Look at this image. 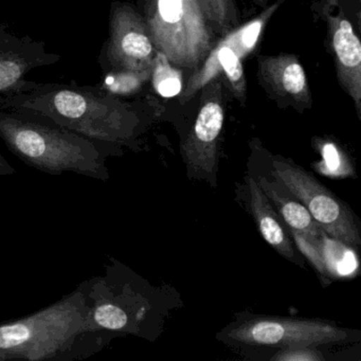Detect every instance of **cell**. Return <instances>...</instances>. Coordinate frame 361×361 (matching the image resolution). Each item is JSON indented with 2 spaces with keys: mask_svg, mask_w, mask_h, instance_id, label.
Segmentation results:
<instances>
[{
  "mask_svg": "<svg viewBox=\"0 0 361 361\" xmlns=\"http://www.w3.org/2000/svg\"><path fill=\"white\" fill-rule=\"evenodd\" d=\"M248 188L250 212L264 240L282 257L293 263L303 266V259L295 251L289 236L288 228L285 226L276 208L252 177L248 178Z\"/></svg>",
  "mask_w": 361,
  "mask_h": 361,
  "instance_id": "obj_11",
  "label": "cell"
},
{
  "mask_svg": "<svg viewBox=\"0 0 361 361\" xmlns=\"http://www.w3.org/2000/svg\"><path fill=\"white\" fill-rule=\"evenodd\" d=\"M232 0H155L147 26L154 47L170 63L194 68L210 50L211 27L236 22Z\"/></svg>",
  "mask_w": 361,
  "mask_h": 361,
  "instance_id": "obj_4",
  "label": "cell"
},
{
  "mask_svg": "<svg viewBox=\"0 0 361 361\" xmlns=\"http://www.w3.org/2000/svg\"><path fill=\"white\" fill-rule=\"evenodd\" d=\"M318 348H295L278 350L270 360L276 361H319L324 360Z\"/></svg>",
  "mask_w": 361,
  "mask_h": 361,
  "instance_id": "obj_19",
  "label": "cell"
},
{
  "mask_svg": "<svg viewBox=\"0 0 361 361\" xmlns=\"http://www.w3.org/2000/svg\"><path fill=\"white\" fill-rule=\"evenodd\" d=\"M0 109L28 114L105 145L126 143L136 114L99 86L35 83L25 92L0 96Z\"/></svg>",
  "mask_w": 361,
  "mask_h": 361,
  "instance_id": "obj_2",
  "label": "cell"
},
{
  "mask_svg": "<svg viewBox=\"0 0 361 361\" xmlns=\"http://www.w3.org/2000/svg\"><path fill=\"white\" fill-rule=\"evenodd\" d=\"M289 234L293 238L295 246L299 249L300 252L310 262L312 267L317 270L321 276V281L325 284H329V279L325 271L324 263H323L322 253H321L320 243L318 238L314 236L306 235V234L300 233V232L291 231L288 230Z\"/></svg>",
  "mask_w": 361,
  "mask_h": 361,
  "instance_id": "obj_18",
  "label": "cell"
},
{
  "mask_svg": "<svg viewBox=\"0 0 361 361\" xmlns=\"http://www.w3.org/2000/svg\"><path fill=\"white\" fill-rule=\"evenodd\" d=\"M154 45L147 23L124 4L113 6L106 56L116 71H152Z\"/></svg>",
  "mask_w": 361,
  "mask_h": 361,
  "instance_id": "obj_7",
  "label": "cell"
},
{
  "mask_svg": "<svg viewBox=\"0 0 361 361\" xmlns=\"http://www.w3.org/2000/svg\"><path fill=\"white\" fill-rule=\"evenodd\" d=\"M321 253L329 279L353 278L358 272L359 261L354 247L321 231L319 235Z\"/></svg>",
  "mask_w": 361,
  "mask_h": 361,
  "instance_id": "obj_15",
  "label": "cell"
},
{
  "mask_svg": "<svg viewBox=\"0 0 361 361\" xmlns=\"http://www.w3.org/2000/svg\"><path fill=\"white\" fill-rule=\"evenodd\" d=\"M230 344L244 348H269L276 350L319 348L356 339L354 331L342 329L320 319L253 317L230 325L221 333Z\"/></svg>",
  "mask_w": 361,
  "mask_h": 361,
  "instance_id": "obj_5",
  "label": "cell"
},
{
  "mask_svg": "<svg viewBox=\"0 0 361 361\" xmlns=\"http://www.w3.org/2000/svg\"><path fill=\"white\" fill-rule=\"evenodd\" d=\"M16 171L8 164L7 160L0 155V175H13Z\"/></svg>",
  "mask_w": 361,
  "mask_h": 361,
  "instance_id": "obj_21",
  "label": "cell"
},
{
  "mask_svg": "<svg viewBox=\"0 0 361 361\" xmlns=\"http://www.w3.org/2000/svg\"><path fill=\"white\" fill-rule=\"evenodd\" d=\"M60 60L61 56L47 50L45 44L0 26V96L28 90L35 83L26 80L30 71Z\"/></svg>",
  "mask_w": 361,
  "mask_h": 361,
  "instance_id": "obj_9",
  "label": "cell"
},
{
  "mask_svg": "<svg viewBox=\"0 0 361 361\" xmlns=\"http://www.w3.org/2000/svg\"><path fill=\"white\" fill-rule=\"evenodd\" d=\"M261 69L266 81L276 90L289 94L298 102H310L305 73L295 56H280L266 59L262 62Z\"/></svg>",
  "mask_w": 361,
  "mask_h": 361,
  "instance_id": "obj_13",
  "label": "cell"
},
{
  "mask_svg": "<svg viewBox=\"0 0 361 361\" xmlns=\"http://www.w3.org/2000/svg\"><path fill=\"white\" fill-rule=\"evenodd\" d=\"M0 140L18 159L50 175L75 173L106 180L105 161L117 147L90 140L48 120L0 109Z\"/></svg>",
  "mask_w": 361,
  "mask_h": 361,
  "instance_id": "obj_3",
  "label": "cell"
},
{
  "mask_svg": "<svg viewBox=\"0 0 361 361\" xmlns=\"http://www.w3.org/2000/svg\"><path fill=\"white\" fill-rule=\"evenodd\" d=\"M111 334L90 322L85 283L43 310L0 323V361H77L100 352Z\"/></svg>",
  "mask_w": 361,
  "mask_h": 361,
  "instance_id": "obj_1",
  "label": "cell"
},
{
  "mask_svg": "<svg viewBox=\"0 0 361 361\" xmlns=\"http://www.w3.org/2000/svg\"><path fill=\"white\" fill-rule=\"evenodd\" d=\"M272 169L279 183L305 206L325 233L350 247L360 246V231L352 211L333 192L293 162L276 158Z\"/></svg>",
  "mask_w": 361,
  "mask_h": 361,
  "instance_id": "obj_6",
  "label": "cell"
},
{
  "mask_svg": "<svg viewBox=\"0 0 361 361\" xmlns=\"http://www.w3.org/2000/svg\"><path fill=\"white\" fill-rule=\"evenodd\" d=\"M221 86L219 82L213 84L212 92L200 109L195 124L181 147L189 174L196 178L209 180L215 174L217 143L225 119Z\"/></svg>",
  "mask_w": 361,
  "mask_h": 361,
  "instance_id": "obj_8",
  "label": "cell"
},
{
  "mask_svg": "<svg viewBox=\"0 0 361 361\" xmlns=\"http://www.w3.org/2000/svg\"><path fill=\"white\" fill-rule=\"evenodd\" d=\"M323 161L322 166L326 174L337 175L343 174V161L341 159V154L338 152L337 147L331 143H327L322 149Z\"/></svg>",
  "mask_w": 361,
  "mask_h": 361,
  "instance_id": "obj_20",
  "label": "cell"
},
{
  "mask_svg": "<svg viewBox=\"0 0 361 361\" xmlns=\"http://www.w3.org/2000/svg\"><path fill=\"white\" fill-rule=\"evenodd\" d=\"M338 77L343 88L354 99L357 111L361 102V44L352 25L342 20L333 35Z\"/></svg>",
  "mask_w": 361,
  "mask_h": 361,
  "instance_id": "obj_12",
  "label": "cell"
},
{
  "mask_svg": "<svg viewBox=\"0 0 361 361\" xmlns=\"http://www.w3.org/2000/svg\"><path fill=\"white\" fill-rule=\"evenodd\" d=\"M265 18H259L245 28L240 29L231 37L224 39L207 60L202 71L196 73L188 83L185 96H191L198 88L206 85L215 77L217 65L221 67L231 84L232 90L238 99L243 100L246 94V81H245L244 68L236 52L240 56L248 54L255 47L263 28Z\"/></svg>",
  "mask_w": 361,
  "mask_h": 361,
  "instance_id": "obj_10",
  "label": "cell"
},
{
  "mask_svg": "<svg viewBox=\"0 0 361 361\" xmlns=\"http://www.w3.org/2000/svg\"><path fill=\"white\" fill-rule=\"evenodd\" d=\"M153 85L164 98L178 96L183 90V81L178 71L171 66L170 61L161 52H157L153 61Z\"/></svg>",
  "mask_w": 361,
  "mask_h": 361,
  "instance_id": "obj_16",
  "label": "cell"
},
{
  "mask_svg": "<svg viewBox=\"0 0 361 361\" xmlns=\"http://www.w3.org/2000/svg\"><path fill=\"white\" fill-rule=\"evenodd\" d=\"M259 5L265 6L266 3H267V0H255Z\"/></svg>",
  "mask_w": 361,
  "mask_h": 361,
  "instance_id": "obj_22",
  "label": "cell"
},
{
  "mask_svg": "<svg viewBox=\"0 0 361 361\" xmlns=\"http://www.w3.org/2000/svg\"><path fill=\"white\" fill-rule=\"evenodd\" d=\"M259 188L263 190L276 212L284 221L286 227L291 231L300 232L306 235L318 238L321 229L318 224L312 219L307 209L297 198H290L288 195H283L274 183H270L266 177L259 176Z\"/></svg>",
  "mask_w": 361,
  "mask_h": 361,
  "instance_id": "obj_14",
  "label": "cell"
},
{
  "mask_svg": "<svg viewBox=\"0 0 361 361\" xmlns=\"http://www.w3.org/2000/svg\"><path fill=\"white\" fill-rule=\"evenodd\" d=\"M151 71H113L105 77L101 90L113 96H126L136 92L145 79L149 77Z\"/></svg>",
  "mask_w": 361,
  "mask_h": 361,
  "instance_id": "obj_17",
  "label": "cell"
}]
</instances>
